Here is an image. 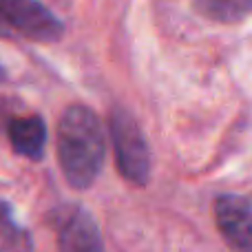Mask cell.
<instances>
[{
    "mask_svg": "<svg viewBox=\"0 0 252 252\" xmlns=\"http://www.w3.org/2000/svg\"><path fill=\"white\" fill-rule=\"evenodd\" d=\"M106 157L102 122L91 109L73 104L58 124V161L73 188H89L97 179Z\"/></svg>",
    "mask_w": 252,
    "mask_h": 252,
    "instance_id": "cell-1",
    "label": "cell"
},
{
    "mask_svg": "<svg viewBox=\"0 0 252 252\" xmlns=\"http://www.w3.org/2000/svg\"><path fill=\"white\" fill-rule=\"evenodd\" d=\"M111 139L122 177L135 186H144L151 177V151L142 128L128 111L115 109L111 113Z\"/></svg>",
    "mask_w": 252,
    "mask_h": 252,
    "instance_id": "cell-2",
    "label": "cell"
},
{
    "mask_svg": "<svg viewBox=\"0 0 252 252\" xmlns=\"http://www.w3.org/2000/svg\"><path fill=\"white\" fill-rule=\"evenodd\" d=\"M0 20L35 42H56L64 33L58 16L38 0H0Z\"/></svg>",
    "mask_w": 252,
    "mask_h": 252,
    "instance_id": "cell-3",
    "label": "cell"
},
{
    "mask_svg": "<svg viewBox=\"0 0 252 252\" xmlns=\"http://www.w3.org/2000/svg\"><path fill=\"white\" fill-rule=\"evenodd\" d=\"M60 252H104L95 219L80 206H64L56 213Z\"/></svg>",
    "mask_w": 252,
    "mask_h": 252,
    "instance_id": "cell-4",
    "label": "cell"
},
{
    "mask_svg": "<svg viewBox=\"0 0 252 252\" xmlns=\"http://www.w3.org/2000/svg\"><path fill=\"white\" fill-rule=\"evenodd\" d=\"M215 219L223 241L235 252H252V206L239 195H221L215 201Z\"/></svg>",
    "mask_w": 252,
    "mask_h": 252,
    "instance_id": "cell-5",
    "label": "cell"
},
{
    "mask_svg": "<svg viewBox=\"0 0 252 252\" xmlns=\"http://www.w3.org/2000/svg\"><path fill=\"white\" fill-rule=\"evenodd\" d=\"M7 135L13 151L29 159H40L47 146V124L38 115L16 118L7 124Z\"/></svg>",
    "mask_w": 252,
    "mask_h": 252,
    "instance_id": "cell-6",
    "label": "cell"
},
{
    "mask_svg": "<svg viewBox=\"0 0 252 252\" xmlns=\"http://www.w3.org/2000/svg\"><path fill=\"white\" fill-rule=\"evenodd\" d=\"M192 4L215 22H237L252 13V0H192Z\"/></svg>",
    "mask_w": 252,
    "mask_h": 252,
    "instance_id": "cell-7",
    "label": "cell"
},
{
    "mask_svg": "<svg viewBox=\"0 0 252 252\" xmlns=\"http://www.w3.org/2000/svg\"><path fill=\"white\" fill-rule=\"evenodd\" d=\"M22 235L18 230L16 221H13L11 208L7 204H0V252H18Z\"/></svg>",
    "mask_w": 252,
    "mask_h": 252,
    "instance_id": "cell-8",
    "label": "cell"
},
{
    "mask_svg": "<svg viewBox=\"0 0 252 252\" xmlns=\"http://www.w3.org/2000/svg\"><path fill=\"white\" fill-rule=\"evenodd\" d=\"M4 78V71H2V66H0V80H2Z\"/></svg>",
    "mask_w": 252,
    "mask_h": 252,
    "instance_id": "cell-9",
    "label": "cell"
},
{
    "mask_svg": "<svg viewBox=\"0 0 252 252\" xmlns=\"http://www.w3.org/2000/svg\"><path fill=\"white\" fill-rule=\"evenodd\" d=\"M0 124H2V109H0Z\"/></svg>",
    "mask_w": 252,
    "mask_h": 252,
    "instance_id": "cell-10",
    "label": "cell"
}]
</instances>
